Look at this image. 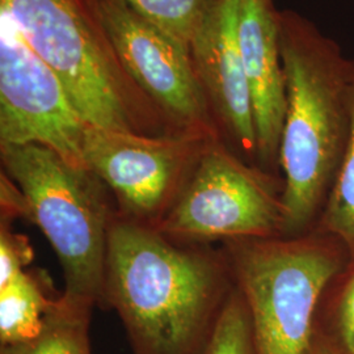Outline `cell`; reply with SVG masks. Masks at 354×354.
<instances>
[{
  "mask_svg": "<svg viewBox=\"0 0 354 354\" xmlns=\"http://www.w3.org/2000/svg\"><path fill=\"white\" fill-rule=\"evenodd\" d=\"M234 288L221 247L172 241L117 210L100 307L117 313L133 354H203Z\"/></svg>",
  "mask_w": 354,
  "mask_h": 354,
  "instance_id": "obj_1",
  "label": "cell"
},
{
  "mask_svg": "<svg viewBox=\"0 0 354 354\" xmlns=\"http://www.w3.org/2000/svg\"><path fill=\"white\" fill-rule=\"evenodd\" d=\"M279 35L288 95L279 146L283 236H297L317 228L345 156L353 59L297 11H279Z\"/></svg>",
  "mask_w": 354,
  "mask_h": 354,
  "instance_id": "obj_2",
  "label": "cell"
},
{
  "mask_svg": "<svg viewBox=\"0 0 354 354\" xmlns=\"http://www.w3.org/2000/svg\"><path fill=\"white\" fill-rule=\"evenodd\" d=\"M0 12L59 77L89 127L175 134L127 74L89 0H0Z\"/></svg>",
  "mask_w": 354,
  "mask_h": 354,
  "instance_id": "obj_3",
  "label": "cell"
},
{
  "mask_svg": "<svg viewBox=\"0 0 354 354\" xmlns=\"http://www.w3.org/2000/svg\"><path fill=\"white\" fill-rule=\"evenodd\" d=\"M219 247L250 308L259 354L310 353L324 292L351 260L342 243L315 228Z\"/></svg>",
  "mask_w": 354,
  "mask_h": 354,
  "instance_id": "obj_4",
  "label": "cell"
},
{
  "mask_svg": "<svg viewBox=\"0 0 354 354\" xmlns=\"http://www.w3.org/2000/svg\"><path fill=\"white\" fill-rule=\"evenodd\" d=\"M1 171L24 194L36 225L64 270L66 297L102 306L109 232L117 205L88 168L41 145L0 146Z\"/></svg>",
  "mask_w": 354,
  "mask_h": 354,
  "instance_id": "obj_5",
  "label": "cell"
},
{
  "mask_svg": "<svg viewBox=\"0 0 354 354\" xmlns=\"http://www.w3.org/2000/svg\"><path fill=\"white\" fill-rule=\"evenodd\" d=\"M283 178L251 165L222 140L209 143L158 230L187 244L283 236Z\"/></svg>",
  "mask_w": 354,
  "mask_h": 354,
  "instance_id": "obj_6",
  "label": "cell"
},
{
  "mask_svg": "<svg viewBox=\"0 0 354 354\" xmlns=\"http://www.w3.org/2000/svg\"><path fill=\"white\" fill-rule=\"evenodd\" d=\"M215 140L222 138L198 133L142 136L88 125L83 158L111 190L121 214L156 228Z\"/></svg>",
  "mask_w": 354,
  "mask_h": 354,
  "instance_id": "obj_7",
  "label": "cell"
},
{
  "mask_svg": "<svg viewBox=\"0 0 354 354\" xmlns=\"http://www.w3.org/2000/svg\"><path fill=\"white\" fill-rule=\"evenodd\" d=\"M127 74L172 133L219 137L190 51L124 0H89Z\"/></svg>",
  "mask_w": 354,
  "mask_h": 354,
  "instance_id": "obj_8",
  "label": "cell"
},
{
  "mask_svg": "<svg viewBox=\"0 0 354 354\" xmlns=\"http://www.w3.org/2000/svg\"><path fill=\"white\" fill-rule=\"evenodd\" d=\"M0 146L41 145L87 168L83 140L88 124L57 74L0 12Z\"/></svg>",
  "mask_w": 354,
  "mask_h": 354,
  "instance_id": "obj_9",
  "label": "cell"
},
{
  "mask_svg": "<svg viewBox=\"0 0 354 354\" xmlns=\"http://www.w3.org/2000/svg\"><path fill=\"white\" fill-rule=\"evenodd\" d=\"M236 19L238 0H213L190 44V58L221 138L241 159L257 165L252 100Z\"/></svg>",
  "mask_w": 354,
  "mask_h": 354,
  "instance_id": "obj_10",
  "label": "cell"
},
{
  "mask_svg": "<svg viewBox=\"0 0 354 354\" xmlns=\"http://www.w3.org/2000/svg\"><path fill=\"white\" fill-rule=\"evenodd\" d=\"M236 35L252 100L257 165L279 175L288 95L279 49V10L273 0H238Z\"/></svg>",
  "mask_w": 354,
  "mask_h": 354,
  "instance_id": "obj_11",
  "label": "cell"
},
{
  "mask_svg": "<svg viewBox=\"0 0 354 354\" xmlns=\"http://www.w3.org/2000/svg\"><path fill=\"white\" fill-rule=\"evenodd\" d=\"M62 292L41 268H28L0 288V346L26 342L42 328Z\"/></svg>",
  "mask_w": 354,
  "mask_h": 354,
  "instance_id": "obj_12",
  "label": "cell"
},
{
  "mask_svg": "<svg viewBox=\"0 0 354 354\" xmlns=\"http://www.w3.org/2000/svg\"><path fill=\"white\" fill-rule=\"evenodd\" d=\"M93 307L91 302L66 297L62 292L35 337L0 346V354H92Z\"/></svg>",
  "mask_w": 354,
  "mask_h": 354,
  "instance_id": "obj_13",
  "label": "cell"
},
{
  "mask_svg": "<svg viewBox=\"0 0 354 354\" xmlns=\"http://www.w3.org/2000/svg\"><path fill=\"white\" fill-rule=\"evenodd\" d=\"M317 230L340 241L351 259H354V58L351 136L340 171L317 222Z\"/></svg>",
  "mask_w": 354,
  "mask_h": 354,
  "instance_id": "obj_14",
  "label": "cell"
},
{
  "mask_svg": "<svg viewBox=\"0 0 354 354\" xmlns=\"http://www.w3.org/2000/svg\"><path fill=\"white\" fill-rule=\"evenodd\" d=\"M129 7L165 30L190 51V44L213 0H124Z\"/></svg>",
  "mask_w": 354,
  "mask_h": 354,
  "instance_id": "obj_15",
  "label": "cell"
},
{
  "mask_svg": "<svg viewBox=\"0 0 354 354\" xmlns=\"http://www.w3.org/2000/svg\"><path fill=\"white\" fill-rule=\"evenodd\" d=\"M327 327L322 330L342 354H354V259L330 281L320 304Z\"/></svg>",
  "mask_w": 354,
  "mask_h": 354,
  "instance_id": "obj_16",
  "label": "cell"
},
{
  "mask_svg": "<svg viewBox=\"0 0 354 354\" xmlns=\"http://www.w3.org/2000/svg\"><path fill=\"white\" fill-rule=\"evenodd\" d=\"M203 354H259L250 308L236 286L223 306Z\"/></svg>",
  "mask_w": 354,
  "mask_h": 354,
  "instance_id": "obj_17",
  "label": "cell"
},
{
  "mask_svg": "<svg viewBox=\"0 0 354 354\" xmlns=\"http://www.w3.org/2000/svg\"><path fill=\"white\" fill-rule=\"evenodd\" d=\"M33 259L28 236L13 231L11 221L0 219V288L28 269Z\"/></svg>",
  "mask_w": 354,
  "mask_h": 354,
  "instance_id": "obj_18",
  "label": "cell"
},
{
  "mask_svg": "<svg viewBox=\"0 0 354 354\" xmlns=\"http://www.w3.org/2000/svg\"><path fill=\"white\" fill-rule=\"evenodd\" d=\"M308 354H342L340 351L336 348V345L329 340L328 337L322 332L317 330L315 339L313 342L311 351Z\"/></svg>",
  "mask_w": 354,
  "mask_h": 354,
  "instance_id": "obj_19",
  "label": "cell"
}]
</instances>
